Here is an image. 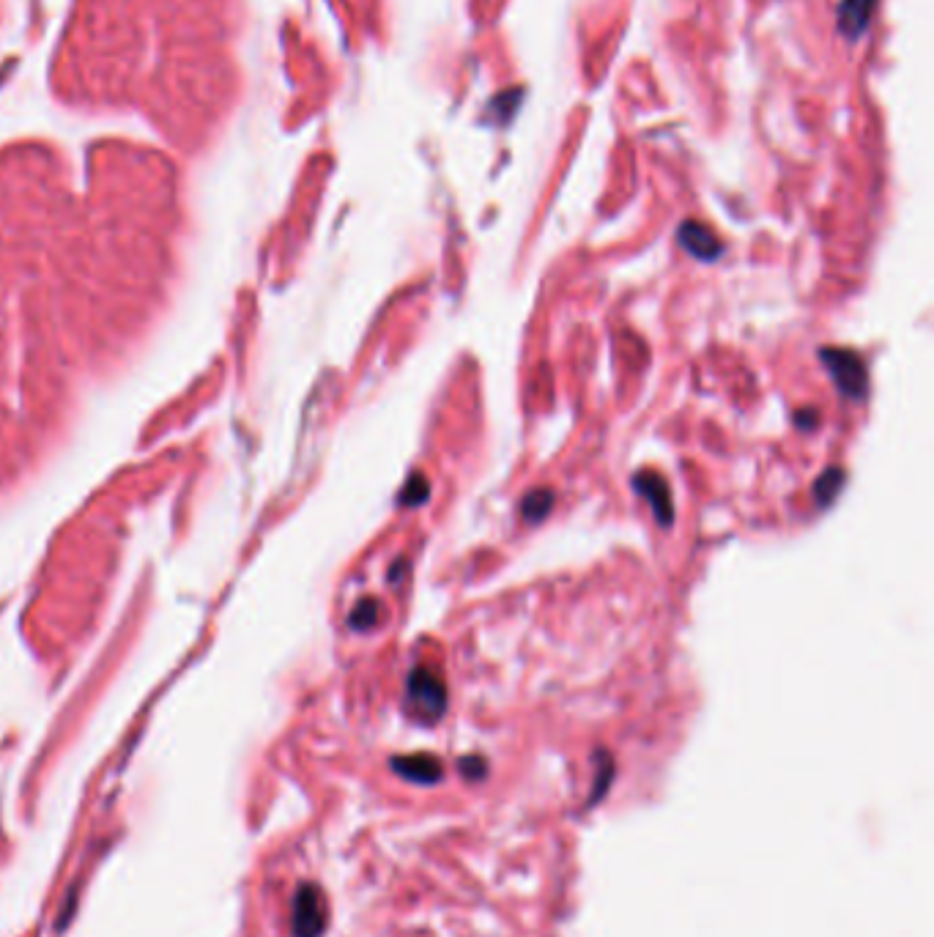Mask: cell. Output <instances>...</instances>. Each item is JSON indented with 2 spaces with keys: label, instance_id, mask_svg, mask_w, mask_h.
Listing matches in <instances>:
<instances>
[{
  "label": "cell",
  "instance_id": "obj_1",
  "mask_svg": "<svg viewBox=\"0 0 934 937\" xmlns=\"http://www.w3.org/2000/svg\"><path fill=\"white\" fill-rule=\"evenodd\" d=\"M406 699H409L411 716H417L425 724H433L444 716L447 710V688L439 672H433L428 666H417L409 674L406 683Z\"/></svg>",
  "mask_w": 934,
  "mask_h": 937
},
{
  "label": "cell",
  "instance_id": "obj_2",
  "mask_svg": "<svg viewBox=\"0 0 934 937\" xmlns=\"http://www.w3.org/2000/svg\"><path fill=\"white\" fill-rule=\"evenodd\" d=\"M819 357H822V365L830 370V376L836 381L841 395H847V398L855 403L866 398V392H869V373H866V365H863V359L858 357L855 351H847V348H822Z\"/></svg>",
  "mask_w": 934,
  "mask_h": 937
},
{
  "label": "cell",
  "instance_id": "obj_3",
  "mask_svg": "<svg viewBox=\"0 0 934 937\" xmlns=\"http://www.w3.org/2000/svg\"><path fill=\"white\" fill-rule=\"evenodd\" d=\"M326 929L324 891L313 883H305L294 899V935L318 937Z\"/></svg>",
  "mask_w": 934,
  "mask_h": 937
},
{
  "label": "cell",
  "instance_id": "obj_4",
  "mask_svg": "<svg viewBox=\"0 0 934 937\" xmlns=\"http://www.w3.org/2000/svg\"><path fill=\"white\" fill-rule=\"evenodd\" d=\"M633 488L639 491V496H644L647 502H650L652 513L658 518V524L661 527H669L672 524V494H669V485L663 480L661 474L655 472H641L633 477Z\"/></svg>",
  "mask_w": 934,
  "mask_h": 937
},
{
  "label": "cell",
  "instance_id": "obj_5",
  "mask_svg": "<svg viewBox=\"0 0 934 937\" xmlns=\"http://www.w3.org/2000/svg\"><path fill=\"white\" fill-rule=\"evenodd\" d=\"M680 244L699 261H715L721 255V250H724L721 242H718V236L710 228H704L702 222L691 220L680 225Z\"/></svg>",
  "mask_w": 934,
  "mask_h": 937
},
{
  "label": "cell",
  "instance_id": "obj_6",
  "mask_svg": "<svg viewBox=\"0 0 934 937\" xmlns=\"http://www.w3.org/2000/svg\"><path fill=\"white\" fill-rule=\"evenodd\" d=\"M392 768L400 773L403 779L414 781V784H436L444 776L441 762L431 754H411V757H395L392 759Z\"/></svg>",
  "mask_w": 934,
  "mask_h": 937
},
{
  "label": "cell",
  "instance_id": "obj_7",
  "mask_svg": "<svg viewBox=\"0 0 934 937\" xmlns=\"http://www.w3.org/2000/svg\"><path fill=\"white\" fill-rule=\"evenodd\" d=\"M874 6H877V0H841L839 31L847 39H858L869 28V22H872Z\"/></svg>",
  "mask_w": 934,
  "mask_h": 937
},
{
  "label": "cell",
  "instance_id": "obj_8",
  "mask_svg": "<svg viewBox=\"0 0 934 937\" xmlns=\"http://www.w3.org/2000/svg\"><path fill=\"white\" fill-rule=\"evenodd\" d=\"M551 507H554V491L551 488H535L532 494L524 496V502H521V516L529 524H537V521H543V518L551 513Z\"/></svg>",
  "mask_w": 934,
  "mask_h": 937
},
{
  "label": "cell",
  "instance_id": "obj_9",
  "mask_svg": "<svg viewBox=\"0 0 934 937\" xmlns=\"http://www.w3.org/2000/svg\"><path fill=\"white\" fill-rule=\"evenodd\" d=\"M844 480H847V474H844V469H839V466L825 469V474H822L817 483H814V499H817V505L819 507L830 505V502L839 496Z\"/></svg>",
  "mask_w": 934,
  "mask_h": 937
},
{
  "label": "cell",
  "instance_id": "obj_10",
  "mask_svg": "<svg viewBox=\"0 0 934 937\" xmlns=\"http://www.w3.org/2000/svg\"><path fill=\"white\" fill-rule=\"evenodd\" d=\"M428 496H431V485L428 480L422 477V474H414L409 483L403 485V494H400V505H409V507H420L428 502Z\"/></svg>",
  "mask_w": 934,
  "mask_h": 937
},
{
  "label": "cell",
  "instance_id": "obj_11",
  "mask_svg": "<svg viewBox=\"0 0 934 937\" xmlns=\"http://www.w3.org/2000/svg\"><path fill=\"white\" fill-rule=\"evenodd\" d=\"M376 617H378V603L365 601V603H359V609L351 614V625H354V628H365V625H373Z\"/></svg>",
  "mask_w": 934,
  "mask_h": 937
},
{
  "label": "cell",
  "instance_id": "obj_12",
  "mask_svg": "<svg viewBox=\"0 0 934 937\" xmlns=\"http://www.w3.org/2000/svg\"><path fill=\"white\" fill-rule=\"evenodd\" d=\"M461 770L469 779H483L485 776V759L483 757H466L461 759Z\"/></svg>",
  "mask_w": 934,
  "mask_h": 937
},
{
  "label": "cell",
  "instance_id": "obj_13",
  "mask_svg": "<svg viewBox=\"0 0 934 937\" xmlns=\"http://www.w3.org/2000/svg\"><path fill=\"white\" fill-rule=\"evenodd\" d=\"M817 411L814 409H809V411H800L798 414V422H800V428H814V425H817Z\"/></svg>",
  "mask_w": 934,
  "mask_h": 937
}]
</instances>
